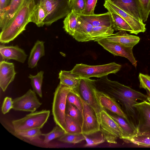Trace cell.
Returning <instances> with one entry per match:
<instances>
[{
	"mask_svg": "<svg viewBox=\"0 0 150 150\" xmlns=\"http://www.w3.org/2000/svg\"><path fill=\"white\" fill-rule=\"evenodd\" d=\"M94 80L96 89L114 98L121 106L131 125L137 132L138 118L134 106L139 100L147 101L149 96L136 91L117 81L108 79L107 76Z\"/></svg>",
	"mask_w": 150,
	"mask_h": 150,
	"instance_id": "6da1fadb",
	"label": "cell"
},
{
	"mask_svg": "<svg viewBox=\"0 0 150 150\" xmlns=\"http://www.w3.org/2000/svg\"><path fill=\"white\" fill-rule=\"evenodd\" d=\"M35 4V0H24L11 21L1 30V43H9L25 30L26 26L30 22V18Z\"/></svg>",
	"mask_w": 150,
	"mask_h": 150,
	"instance_id": "7a4b0ae2",
	"label": "cell"
},
{
	"mask_svg": "<svg viewBox=\"0 0 150 150\" xmlns=\"http://www.w3.org/2000/svg\"><path fill=\"white\" fill-rule=\"evenodd\" d=\"M71 89L59 83L54 93L52 112L53 119L56 125L66 132V109L67 98Z\"/></svg>",
	"mask_w": 150,
	"mask_h": 150,
	"instance_id": "3957f363",
	"label": "cell"
},
{
	"mask_svg": "<svg viewBox=\"0 0 150 150\" xmlns=\"http://www.w3.org/2000/svg\"><path fill=\"white\" fill-rule=\"evenodd\" d=\"M38 1L46 12L44 24L47 26L66 17L71 10L69 0H39Z\"/></svg>",
	"mask_w": 150,
	"mask_h": 150,
	"instance_id": "277c9868",
	"label": "cell"
},
{
	"mask_svg": "<svg viewBox=\"0 0 150 150\" xmlns=\"http://www.w3.org/2000/svg\"><path fill=\"white\" fill-rule=\"evenodd\" d=\"M121 67V65L115 62L95 66L80 64H76L71 71L72 73L79 75L81 78H100L110 74L117 73Z\"/></svg>",
	"mask_w": 150,
	"mask_h": 150,
	"instance_id": "5b68a950",
	"label": "cell"
},
{
	"mask_svg": "<svg viewBox=\"0 0 150 150\" xmlns=\"http://www.w3.org/2000/svg\"><path fill=\"white\" fill-rule=\"evenodd\" d=\"M94 80L81 78L77 88L74 90L81 98L94 110L100 124L101 112L103 108L100 104L96 95Z\"/></svg>",
	"mask_w": 150,
	"mask_h": 150,
	"instance_id": "8992f818",
	"label": "cell"
},
{
	"mask_svg": "<svg viewBox=\"0 0 150 150\" xmlns=\"http://www.w3.org/2000/svg\"><path fill=\"white\" fill-rule=\"evenodd\" d=\"M100 131L108 143L116 144L118 138L126 141L128 138L118 123L103 108L101 113Z\"/></svg>",
	"mask_w": 150,
	"mask_h": 150,
	"instance_id": "52a82bcc",
	"label": "cell"
},
{
	"mask_svg": "<svg viewBox=\"0 0 150 150\" xmlns=\"http://www.w3.org/2000/svg\"><path fill=\"white\" fill-rule=\"evenodd\" d=\"M50 113V110H42L31 112L22 118L13 120L12 123L15 133L41 129L47 122Z\"/></svg>",
	"mask_w": 150,
	"mask_h": 150,
	"instance_id": "ba28073f",
	"label": "cell"
},
{
	"mask_svg": "<svg viewBox=\"0 0 150 150\" xmlns=\"http://www.w3.org/2000/svg\"><path fill=\"white\" fill-rule=\"evenodd\" d=\"M73 90L79 98L82 106V133L88 135L99 131L100 125L94 110L85 102L74 90Z\"/></svg>",
	"mask_w": 150,
	"mask_h": 150,
	"instance_id": "9c48e42d",
	"label": "cell"
},
{
	"mask_svg": "<svg viewBox=\"0 0 150 150\" xmlns=\"http://www.w3.org/2000/svg\"><path fill=\"white\" fill-rule=\"evenodd\" d=\"M12 109L16 111L35 112L42 104L37 97L36 93L29 89L22 96L13 100Z\"/></svg>",
	"mask_w": 150,
	"mask_h": 150,
	"instance_id": "30bf717a",
	"label": "cell"
},
{
	"mask_svg": "<svg viewBox=\"0 0 150 150\" xmlns=\"http://www.w3.org/2000/svg\"><path fill=\"white\" fill-rule=\"evenodd\" d=\"M97 42L104 49L114 55L121 56L127 58L136 68L137 62L132 52L133 47L110 42L104 39L98 41Z\"/></svg>",
	"mask_w": 150,
	"mask_h": 150,
	"instance_id": "8fae6325",
	"label": "cell"
},
{
	"mask_svg": "<svg viewBox=\"0 0 150 150\" xmlns=\"http://www.w3.org/2000/svg\"><path fill=\"white\" fill-rule=\"evenodd\" d=\"M138 115V134L150 131V103L146 101L137 103L134 105Z\"/></svg>",
	"mask_w": 150,
	"mask_h": 150,
	"instance_id": "7c38bea8",
	"label": "cell"
},
{
	"mask_svg": "<svg viewBox=\"0 0 150 150\" xmlns=\"http://www.w3.org/2000/svg\"><path fill=\"white\" fill-rule=\"evenodd\" d=\"M108 0L139 21L144 23L141 6L139 0Z\"/></svg>",
	"mask_w": 150,
	"mask_h": 150,
	"instance_id": "4fadbf2b",
	"label": "cell"
},
{
	"mask_svg": "<svg viewBox=\"0 0 150 150\" xmlns=\"http://www.w3.org/2000/svg\"><path fill=\"white\" fill-rule=\"evenodd\" d=\"M103 5L108 11H110L115 12L125 21L133 30V34L137 35L140 33H144L146 31V24L139 21L129 14L111 3L108 0L105 1Z\"/></svg>",
	"mask_w": 150,
	"mask_h": 150,
	"instance_id": "5bb4252c",
	"label": "cell"
},
{
	"mask_svg": "<svg viewBox=\"0 0 150 150\" xmlns=\"http://www.w3.org/2000/svg\"><path fill=\"white\" fill-rule=\"evenodd\" d=\"M96 95L99 103L102 108L122 117L130 124L126 115L120 105L114 98L97 89Z\"/></svg>",
	"mask_w": 150,
	"mask_h": 150,
	"instance_id": "9a60e30c",
	"label": "cell"
},
{
	"mask_svg": "<svg viewBox=\"0 0 150 150\" xmlns=\"http://www.w3.org/2000/svg\"><path fill=\"white\" fill-rule=\"evenodd\" d=\"M16 73L14 64L2 60L0 62V86L4 92L12 82Z\"/></svg>",
	"mask_w": 150,
	"mask_h": 150,
	"instance_id": "2e32d148",
	"label": "cell"
},
{
	"mask_svg": "<svg viewBox=\"0 0 150 150\" xmlns=\"http://www.w3.org/2000/svg\"><path fill=\"white\" fill-rule=\"evenodd\" d=\"M1 56L3 59H13L24 63L27 57L24 51L18 45L0 46Z\"/></svg>",
	"mask_w": 150,
	"mask_h": 150,
	"instance_id": "e0dca14e",
	"label": "cell"
},
{
	"mask_svg": "<svg viewBox=\"0 0 150 150\" xmlns=\"http://www.w3.org/2000/svg\"><path fill=\"white\" fill-rule=\"evenodd\" d=\"M82 19L88 23L93 27L104 26L112 28L114 23L110 13L108 12L99 14L92 15L78 14Z\"/></svg>",
	"mask_w": 150,
	"mask_h": 150,
	"instance_id": "ac0fdd59",
	"label": "cell"
},
{
	"mask_svg": "<svg viewBox=\"0 0 150 150\" xmlns=\"http://www.w3.org/2000/svg\"><path fill=\"white\" fill-rule=\"evenodd\" d=\"M104 39L112 43L133 47L138 44L140 40L139 37L129 34L124 30H119Z\"/></svg>",
	"mask_w": 150,
	"mask_h": 150,
	"instance_id": "d6986e66",
	"label": "cell"
},
{
	"mask_svg": "<svg viewBox=\"0 0 150 150\" xmlns=\"http://www.w3.org/2000/svg\"><path fill=\"white\" fill-rule=\"evenodd\" d=\"M24 0H11L8 6L1 16H0V28L1 30L5 28L16 15Z\"/></svg>",
	"mask_w": 150,
	"mask_h": 150,
	"instance_id": "ffe728a7",
	"label": "cell"
},
{
	"mask_svg": "<svg viewBox=\"0 0 150 150\" xmlns=\"http://www.w3.org/2000/svg\"><path fill=\"white\" fill-rule=\"evenodd\" d=\"M78 21V27L72 37L78 42H85L91 41V34L93 26L79 16Z\"/></svg>",
	"mask_w": 150,
	"mask_h": 150,
	"instance_id": "44dd1931",
	"label": "cell"
},
{
	"mask_svg": "<svg viewBox=\"0 0 150 150\" xmlns=\"http://www.w3.org/2000/svg\"><path fill=\"white\" fill-rule=\"evenodd\" d=\"M45 42L37 40L31 50L28 60V67L32 69L36 67L41 57L45 55Z\"/></svg>",
	"mask_w": 150,
	"mask_h": 150,
	"instance_id": "7402d4cb",
	"label": "cell"
},
{
	"mask_svg": "<svg viewBox=\"0 0 150 150\" xmlns=\"http://www.w3.org/2000/svg\"><path fill=\"white\" fill-rule=\"evenodd\" d=\"M59 79L61 84L67 86L72 89L78 87L81 78L79 75L72 73L71 71L61 70L59 74Z\"/></svg>",
	"mask_w": 150,
	"mask_h": 150,
	"instance_id": "603a6c76",
	"label": "cell"
},
{
	"mask_svg": "<svg viewBox=\"0 0 150 150\" xmlns=\"http://www.w3.org/2000/svg\"><path fill=\"white\" fill-rule=\"evenodd\" d=\"M78 14L71 10L63 21V28L67 33L72 36L78 26Z\"/></svg>",
	"mask_w": 150,
	"mask_h": 150,
	"instance_id": "cb8c5ba5",
	"label": "cell"
},
{
	"mask_svg": "<svg viewBox=\"0 0 150 150\" xmlns=\"http://www.w3.org/2000/svg\"><path fill=\"white\" fill-rule=\"evenodd\" d=\"M110 116L118 123L127 136L128 138L133 137L138 134L137 131L124 118L109 111L108 112Z\"/></svg>",
	"mask_w": 150,
	"mask_h": 150,
	"instance_id": "d4e9b609",
	"label": "cell"
},
{
	"mask_svg": "<svg viewBox=\"0 0 150 150\" xmlns=\"http://www.w3.org/2000/svg\"><path fill=\"white\" fill-rule=\"evenodd\" d=\"M46 17V13L44 8L39 1L35 5L31 14L30 21L35 23L38 27L43 26Z\"/></svg>",
	"mask_w": 150,
	"mask_h": 150,
	"instance_id": "484cf974",
	"label": "cell"
},
{
	"mask_svg": "<svg viewBox=\"0 0 150 150\" xmlns=\"http://www.w3.org/2000/svg\"><path fill=\"white\" fill-rule=\"evenodd\" d=\"M114 29L112 27L100 26L93 27L91 34V41H97L113 34Z\"/></svg>",
	"mask_w": 150,
	"mask_h": 150,
	"instance_id": "4316f807",
	"label": "cell"
},
{
	"mask_svg": "<svg viewBox=\"0 0 150 150\" xmlns=\"http://www.w3.org/2000/svg\"><path fill=\"white\" fill-rule=\"evenodd\" d=\"M108 11L110 13L113 20L114 30L127 31L130 33L133 34V29L122 17L114 12L110 11Z\"/></svg>",
	"mask_w": 150,
	"mask_h": 150,
	"instance_id": "83f0119b",
	"label": "cell"
},
{
	"mask_svg": "<svg viewBox=\"0 0 150 150\" xmlns=\"http://www.w3.org/2000/svg\"><path fill=\"white\" fill-rule=\"evenodd\" d=\"M44 72L41 71L38 72L35 75L30 74L28 78L31 80L30 84L34 91L40 98H42L41 89L43 78Z\"/></svg>",
	"mask_w": 150,
	"mask_h": 150,
	"instance_id": "f1b7e54d",
	"label": "cell"
},
{
	"mask_svg": "<svg viewBox=\"0 0 150 150\" xmlns=\"http://www.w3.org/2000/svg\"><path fill=\"white\" fill-rule=\"evenodd\" d=\"M65 123L66 133H82L81 126L75 119L67 114L65 115Z\"/></svg>",
	"mask_w": 150,
	"mask_h": 150,
	"instance_id": "f546056e",
	"label": "cell"
},
{
	"mask_svg": "<svg viewBox=\"0 0 150 150\" xmlns=\"http://www.w3.org/2000/svg\"><path fill=\"white\" fill-rule=\"evenodd\" d=\"M100 131L93 134L85 135L86 143L84 145L85 147H91L96 146L103 143L105 141L103 135Z\"/></svg>",
	"mask_w": 150,
	"mask_h": 150,
	"instance_id": "4dcf8cb0",
	"label": "cell"
},
{
	"mask_svg": "<svg viewBox=\"0 0 150 150\" xmlns=\"http://www.w3.org/2000/svg\"><path fill=\"white\" fill-rule=\"evenodd\" d=\"M66 114L74 118L82 127L83 122L82 114L76 106L67 102Z\"/></svg>",
	"mask_w": 150,
	"mask_h": 150,
	"instance_id": "1f68e13d",
	"label": "cell"
},
{
	"mask_svg": "<svg viewBox=\"0 0 150 150\" xmlns=\"http://www.w3.org/2000/svg\"><path fill=\"white\" fill-rule=\"evenodd\" d=\"M84 134L82 133H66L58 138V140L62 142L69 144H76L85 140Z\"/></svg>",
	"mask_w": 150,
	"mask_h": 150,
	"instance_id": "d6a6232c",
	"label": "cell"
},
{
	"mask_svg": "<svg viewBox=\"0 0 150 150\" xmlns=\"http://www.w3.org/2000/svg\"><path fill=\"white\" fill-rule=\"evenodd\" d=\"M65 133V132L63 129L56 125L50 132L42 134V135L44 137V142L47 144L54 139L60 137Z\"/></svg>",
	"mask_w": 150,
	"mask_h": 150,
	"instance_id": "836d02e7",
	"label": "cell"
},
{
	"mask_svg": "<svg viewBox=\"0 0 150 150\" xmlns=\"http://www.w3.org/2000/svg\"><path fill=\"white\" fill-rule=\"evenodd\" d=\"M126 142L132 143L138 146L150 147V136L137 134L129 139Z\"/></svg>",
	"mask_w": 150,
	"mask_h": 150,
	"instance_id": "e575fe53",
	"label": "cell"
},
{
	"mask_svg": "<svg viewBox=\"0 0 150 150\" xmlns=\"http://www.w3.org/2000/svg\"><path fill=\"white\" fill-rule=\"evenodd\" d=\"M40 129L35 128L15 133L18 135L32 140L38 139L42 135Z\"/></svg>",
	"mask_w": 150,
	"mask_h": 150,
	"instance_id": "d590c367",
	"label": "cell"
},
{
	"mask_svg": "<svg viewBox=\"0 0 150 150\" xmlns=\"http://www.w3.org/2000/svg\"><path fill=\"white\" fill-rule=\"evenodd\" d=\"M67 102L76 106L82 114L83 107L81 100L78 96L72 89L67 95Z\"/></svg>",
	"mask_w": 150,
	"mask_h": 150,
	"instance_id": "8d00e7d4",
	"label": "cell"
},
{
	"mask_svg": "<svg viewBox=\"0 0 150 150\" xmlns=\"http://www.w3.org/2000/svg\"><path fill=\"white\" fill-rule=\"evenodd\" d=\"M71 10L78 14H82L85 7V0H71Z\"/></svg>",
	"mask_w": 150,
	"mask_h": 150,
	"instance_id": "74e56055",
	"label": "cell"
},
{
	"mask_svg": "<svg viewBox=\"0 0 150 150\" xmlns=\"http://www.w3.org/2000/svg\"><path fill=\"white\" fill-rule=\"evenodd\" d=\"M139 79L140 82V88L145 89L150 97V76L139 73Z\"/></svg>",
	"mask_w": 150,
	"mask_h": 150,
	"instance_id": "f35d334b",
	"label": "cell"
},
{
	"mask_svg": "<svg viewBox=\"0 0 150 150\" xmlns=\"http://www.w3.org/2000/svg\"><path fill=\"white\" fill-rule=\"evenodd\" d=\"M142 10L143 22L146 21L150 12V0H139Z\"/></svg>",
	"mask_w": 150,
	"mask_h": 150,
	"instance_id": "ab89813d",
	"label": "cell"
},
{
	"mask_svg": "<svg viewBox=\"0 0 150 150\" xmlns=\"http://www.w3.org/2000/svg\"><path fill=\"white\" fill-rule=\"evenodd\" d=\"M85 9L82 14L87 15L94 14V10L97 0H85Z\"/></svg>",
	"mask_w": 150,
	"mask_h": 150,
	"instance_id": "60d3db41",
	"label": "cell"
},
{
	"mask_svg": "<svg viewBox=\"0 0 150 150\" xmlns=\"http://www.w3.org/2000/svg\"><path fill=\"white\" fill-rule=\"evenodd\" d=\"M13 101L12 98L6 97L4 99L1 107L2 113L5 114L8 112L10 110L13 108Z\"/></svg>",
	"mask_w": 150,
	"mask_h": 150,
	"instance_id": "b9f144b4",
	"label": "cell"
},
{
	"mask_svg": "<svg viewBox=\"0 0 150 150\" xmlns=\"http://www.w3.org/2000/svg\"><path fill=\"white\" fill-rule=\"evenodd\" d=\"M7 7V0H0V16L3 15Z\"/></svg>",
	"mask_w": 150,
	"mask_h": 150,
	"instance_id": "7bdbcfd3",
	"label": "cell"
},
{
	"mask_svg": "<svg viewBox=\"0 0 150 150\" xmlns=\"http://www.w3.org/2000/svg\"><path fill=\"white\" fill-rule=\"evenodd\" d=\"M143 134L150 136V131L148 132H146V133H142V134Z\"/></svg>",
	"mask_w": 150,
	"mask_h": 150,
	"instance_id": "ee69618b",
	"label": "cell"
},
{
	"mask_svg": "<svg viewBox=\"0 0 150 150\" xmlns=\"http://www.w3.org/2000/svg\"><path fill=\"white\" fill-rule=\"evenodd\" d=\"M11 0H7L8 6Z\"/></svg>",
	"mask_w": 150,
	"mask_h": 150,
	"instance_id": "f6af8a7d",
	"label": "cell"
},
{
	"mask_svg": "<svg viewBox=\"0 0 150 150\" xmlns=\"http://www.w3.org/2000/svg\"><path fill=\"white\" fill-rule=\"evenodd\" d=\"M148 101L150 103V96H149L148 98Z\"/></svg>",
	"mask_w": 150,
	"mask_h": 150,
	"instance_id": "bcb514c9",
	"label": "cell"
},
{
	"mask_svg": "<svg viewBox=\"0 0 150 150\" xmlns=\"http://www.w3.org/2000/svg\"><path fill=\"white\" fill-rule=\"evenodd\" d=\"M71 0H69V1H71Z\"/></svg>",
	"mask_w": 150,
	"mask_h": 150,
	"instance_id": "7dc6e473",
	"label": "cell"
}]
</instances>
